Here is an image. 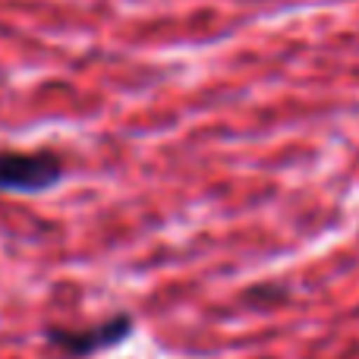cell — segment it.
Masks as SVG:
<instances>
[{
    "instance_id": "6da1fadb",
    "label": "cell",
    "mask_w": 359,
    "mask_h": 359,
    "mask_svg": "<svg viewBox=\"0 0 359 359\" xmlns=\"http://www.w3.org/2000/svg\"><path fill=\"white\" fill-rule=\"evenodd\" d=\"M63 180V164L50 151H4L0 192H48Z\"/></svg>"
},
{
    "instance_id": "7a4b0ae2",
    "label": "cell",
    "mask_w": 359,
    "mask_h": 359,
    "mask_svg": "<svg viewBox=\"0 0 359 359\" xmlns=\"http://www.w3.org/2000/svg\"><path fill=\"white\" fill-rule=\"evenodd\" d=\"M133 334V318L130 316H114L88 328H44L48 344L60 347L69 356H92L101 350H111L123 344Z\"/></svg>"
}]
</instances>
